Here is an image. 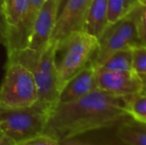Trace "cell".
Masks as SVG:
<instances>
[{"label": "cell", "instance_id": "obj_1", "mask_svg": "<svg viewBox=\"0 0 146 145\" xmlns=\"http://www.w3.org/2000/svg\"><path fill=\"white\" fill-rule=\"evenodd\" d=\"M129 97L98 89L77 101L58 103L49 115L44 133L61 141L111 127L128 117L125 105Z\"/></svg>", "mask_w": 146, "mask_h": 145}, {"label": "cell", "instance_id": "obj_2", "mask_svg": "<svg viewBox=\"0 0 146 145\" xmlns=\"http://www.w3.org/2000/svg\"><path fill=\"white\" fill-rule=\"evenodd\" d=\"M55 49L56 45L49 43L47 48L41 53L29 48L7 53L8 61L19 63L33 75L38 93L36 105L46 110L49 115L58 105L60 97L58 77L55 67Z\"/></svg>", "mask_w": 146, "mask_h": 145}, {"label": "cell", "instance_id": "obj_3", "mask_svg": "<svg viewBox=\"0 0 146 145\" xmlns=\"http://www.w3.org/2000/svg\"><path fill=\"white\" fill-rule=\"evenodd\" d=\"M98 48V38L85 31L71 33L56 44L55 67L60 93L64 85L83 70Z\"/></svg>", "mask_w": 146, "mask_h": 145}, {"label": "cell", "instance_id": "obj_4", "mask_svg": "<svg viewBox=\"0 0 146 145\" xmlns=\"http://www.w3.org/2000/svg\"><path fill=\"white\" fill-rule=\"evenodd\" d=\"M37 99V87L31 72L19 63L8 61L0 87V109L28 107Z\"/></svg>", "mask_w": 146, "mask_h": 145}, {"label": "cell", "instance_id": "obj_5", "mask_svg": "<svg viewBox=\"0 0 146 145\" xmlns=\"http://www.w3.org/2000/svg\"><path fill=\"white\" fill-rule=\"evenodd\" d=\"M49 113L38 105L23 109H0V128L16 144L44 133Z\"/></svg>", "mask_w": 146, "mask_h": 145}, {"label": "cell", "instance_id": "obj_6", "mask_svg": "<svg viewBox=\"0 0 146 145\" xmlns=\"http://www.w3.org/2000/svg\"><path fill=\"white\" fill-rule=\"evenodd\" d=\"M141 45L136 23L132 12L129 11L115 23L108 25L98 38V48L92 63L98 67L110 54L123 49H132Z\"/></svg>", "mask_w": 146, "mask_h": 145}, {"label": "cell", "instance_id": "obj_7", "mask_svg": "<svg viewBox=\"0 0 146 145\" xmlns=\"http://www.w3.org/2000/svg\"><path fill=\"white\" fill-rule=\"evenodd\" d=\"M92 0H67L57 17L50 43L56 45L73 32L84 31Z\"/></svg>", "mask_w": 146, "mask_h": 145}, {"label": "cell", "instance_id": "obj_8", "mask_svg": "<svg viewBox=\"0 0 146 145\" xmlns=\"http://www.w3.org/2000/svg\"><path fill=\"white\" fill-rule=\"evenodd\" d=\"M29 0H4L3 14L8 29L7 53L27 48L23 29Z\"/></svg>", "mask_w": 146, "mask_h": 145}, {"label": "cell", "instance_id": "obj_9", "mask_svg": "<svg viewBox=\"0 0 146 145\" xmlns=\"http://www.w3.org/2000/svg\"><path fill=\"white\" fill-rule=\"evenodd\" d=\"M96 77L98 89L120 97H129L142 91L139 75L133 71L108 72L96 70Z\"/></svg>", "mask_w": 146, "mask_h": 145}, {"label": "cell", "instance_id": "obj_10", "mask_svg": "<svg viewBox=\"0 0 146 145\" xmlns=\"http://www.w3.org/2000/svg\"><path fill=\"white\" fill-rule=\"evenodd\" d=\"M58 14L54 0H46L35 19L27 48L39 53L47 48L54 31Z\"/></svg>", "mask_w": 146, "mask_h": 145}, {"label": "cell", "instance_id": "obj_11", "mask_svg": "<svg viewBox=\"0 0 146 145\" xmlns=\"http://www.w3.org/2000/svg\"><path fill=\"white\" fill-rule=\"evenodd\" d=\"M96 70L92 60L83 70L75 75L62 89L59 97V103H70L90 95L98 89Z\"/></svg>", "mask_w": 146, "mask_h": 145}, {"label": "cell", "instance_id": "obj_12", "mask_svg": "<svg viewBox=\"0 0 146 145\" xmlns=\"http://www.w3.org/2000/svg\"><path fill=\"white\" fill-rule=\"evenodd\" d=\"M108 26V0H92L84 31L98 38Z\"/></svg>", "mask_w": 146, "mask_h": 145}, {"label": "cell", "instance_id": "obj_13", "mask_svg": "<svg viewBox=\"0 0 146 145\" xmlns=\"http://www.w3.org/2000/svg\"><path fill=\"white\" fill-rule=\"evenodd\" d=\"M116 135L127 145H146V124L134 120L121 121Z\"/></svg>", "mask_w": 146, "mask_h": 145}, {"label": "cell", "instance_id": "obj_14", "mask_svg": "<svg viewBox=\"0 0 146 145\" xmlns=\"http://www.w3.org/2000/svg\"><path fill=\"white\" fill-rule=\"evenodd\" d=\"M96 69L108 72H131L133 71L132 49H123L112 53Z\"/></svg>", "mask_w": 146, "mask_h": 145}, {"label": "cell", "instance_id": "obj_15", "mask_svg": "<svg viewBox=\"0 0 146 145\" xmlns=\"http://www.w3.org/2000/svg\"><path fill=\"white\" fill-rule=\"evenodd\" d=\"M125 111L132 120L146 124V91L142 89L130 95L125 105Z\"/></svg>", "mask_w": 146, "mask_h": 145}, {"label": "cell", "instance_id": "obj_16", "mask_svg": "<svg viewBox=\"0 0 146 145\" xmlns=\"http://www.w3.org/2000/svg\"><path fill=\"white\" fill-rule=\"evenodd\" d=\"M130 11L134 16L141 45L146 46V0H139Z\"/></svg>", "mask_w": 146, "mask_h": 145}, {"label": "cell", "instance_id": "obj_17", "mask_svg": "<svg viewBox=\"0 0 146 145\" xmlns=\"http://www.w3.org/2000/svg\"><path fill=\"white\" fill-rule=\"evenodd\" d=\"M45 1L46 0H29L28 11H27V15H26L25 23H24V29H23L24 37H25V40L27 42V47H28V43H29V39L31 36V32H32V28L33 25H34L35 19H36L37 15H38L39 11L42 8Z\"/></svg>", "mask_w": 146, "mask_h": 145}, {"label": "cell", "instance_id": "obj_18", "mask_svg": "<svg viewBox=\"0 0 146 145\" xmlns=\"http://www.w3.org/2000/svg\"><path fill=\"white\" fill-rule=\"evenodd\" d=\"M132 70L137 75H146V46L132 48Z\"/></svg>", "mask_w": 146, "mask_h": 145}, {"label": "cell", "instance_id": "obj_19", "mask_svg": "<svg viewBox=\"0 0 146 145\" xmlns=\"http://www.w3.org/2000/svg\"><path fill=\"white\" fill-rule=\"evenodd\" d=\"M124 0H108V25L115 23L126 14Z\"/></svg>", "mask_w": 146, "mask_h": 145}, {"label": "cell", "instance_id": "obj_20", "mask_svg": "<svg viewBox=\"0 0 146 145\" xmlns=\"http://www.w3.org/2000/svg\"><path fill=\"white\" fill-rule=\"evenodd\" d=\"M16 145H60V141L48 134L42 133Z\"/></svg>", "mask_w": 146, "mask_h": 145}, {"label": "cell", "instance_id": "obj_21", "mask_svg": "<svg viewBox=\"0 0 146 145\" xmlns=\"http://www.w3.org/2000/svg\"><path fill=\"white\" fill-rule=\"evenodd\" d=\"M7 40H8V29L6 20L4 17L3 13H0V44L7 46Z\"/></svg>", "mask_w": 146, "mask_h": 145}, {"label": "cell", "instance_id": "obj_22", "mask_svg": "<svg viewBox=\"0 0 146 145\" xmlns=\"http://www.w3.org/2000/svg\"><path fill=\"white\" fill-rule=\"evenodd\" d=\"M60 145H94L87 142L81 141V140L75 139V138H69V139H64L60 141Z\"/></svg>", "mask_w": 146, "mask_h": 145}, {"label": "cell", "instance_id": "obj_23", "mask_svg": "<svg viewBox=\"0 0 146 145\" xmlns=\"http://www.w3.org/2000/svg\"><path fill=\"white\" fill-rule=\"evenodd\" d=\"M125 1V8H126V12H129L137 3L139 0H124Z\"/></svg>", "mask_w": 146, "mask_h": 145}, {"label": "cell", "instance_id": "obj_24", "mask_svg": "<svg viewBox=\"0 0 146 145\" xmlns=\"http://www.w3.org/2000/svg\"><path fill=\"white\" fill-rule=\"evenodd\" d=\"M0 145H15V143L9 137L3 134L2 136H0Z\"/></svg>", "mask_w": 146, "mask_h": 145}, {"label": "cell", "instance_id": "obj_25", "mask_svg": "<svg viewBox=\"0 0 146 145\" xmlns=\"http://www.w3.org/2000/svg\"><path fill=\"white\" fill-rule=\"evenodd\" d=\"M55 3H56V6H57V9H58V13H60L62 10V8L64 7L65 3L67 2V0H54ZM59 15V14H58Z\"/></svg>", "mask_w": 146, "mask_h": 145}, {"label": "cell", "instance_id": "obj_26", "mask_svg": "<svg viewBox=\"0 0 146 145\" xmlns=\"http://www.w3.org/2000/svg\"><path fill=\"white\" fill-rule=\"evenodd\" d=\"M138 75L141 81V83H142V89L143 91H146V75Z\"/></svg>", "mask_w": 146, "mask_h": 145}, {"label": "cell", "instance_id": "obj_27", "mask_svg": "<svg viewBox=\"0 0 146 145\" xmlns=\"http://www.w3.org/2000/svg\"><path fill=\"white\" fill-rule=\"evenodd\" d=\"M3 3L4 0H0V13H3Z\"/></svg>", "mask_w": 146, "mask_h": 145}, {"label": "cell", "instance_id": "obj_28", "mask_svg": "<svg viewBox=\"0 0 146 145\" xmlns=\"http://www.w3.org/2000/svg\"><path fill=\"white\" fill-rule=\"evenodd\" d=\"M2 135H3V132H2L1 128H0V136H2Z\"/></svg>", "mask_w": 146, "mask_h": 145}]
</instances>
